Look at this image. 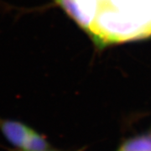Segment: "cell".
Segmentation results:
<instances>
[{"instance_id": "cell-3", "label": "cell", "mask_w": 151, "mask_h": 151, "mask_svg": "<svg viewBox=\"0 0 151 151\" xmlns=\"http://www.w3.org/2000/svg\"><path fill=\"white\" fill-rule=\"evenodd\" d=\"M75 20L83 29L90 35L93 18L86 14L77 0H54Z\"/></svg>"}, {"instance_id": "cell-5", "label": "cell", "mask_w": 151, "mask_h": 151, "mask_svg": "<svg viewBox=\"0 0 151 151\" xmlns=\"http://www.w3.org/2000/svg\"><path fill=\"white\" fill-rule=\"evenodd\" d=\"M9 151H19V150H14L9 149ZM43 151H50V150H43Z\"/></svg>"}, {"instance_id": "cell-2", "label": "cell", "mask_w": 151, "mask_h": 151, "mask_svg": "<svg viewBox=\"0 0 151 151\" xmlns=\"http://www.w3.org/2000/svg\"><path fill=\"white\" fill-rule=\"evenodd\" d=\"M0 134L10 149L19 151H43L49 150V143L43 134L25 123L0 117Z\"/></svg>"}, {"instance_id": "cell-4", "label": "cell", "mask_w": 151, "mask_h": 151, "mask_svg": "<svg viewBox=\"0 0 151 151\" xmlns=\"http://www.w3.org/2000/svg\"><path fill=\"white\" fill-rule=\"evenodd\" d=\"M119 151H151V135H142L127 141Z\"/></svg>"}, {"instance_id": "cell-1", "label": "cell", "mask_w": 151, "mask_h": 151, "mask_svg": "<svg viewBox=\"0 0 151 151\" xmlns=\"http://www.w3.org/2000/svg\"><path fill=\"white\" fill-rule=\"evenodd\" d=\"M90 35L100 45L151 35V0H101Z\"/></svg>"}]
</instances>
